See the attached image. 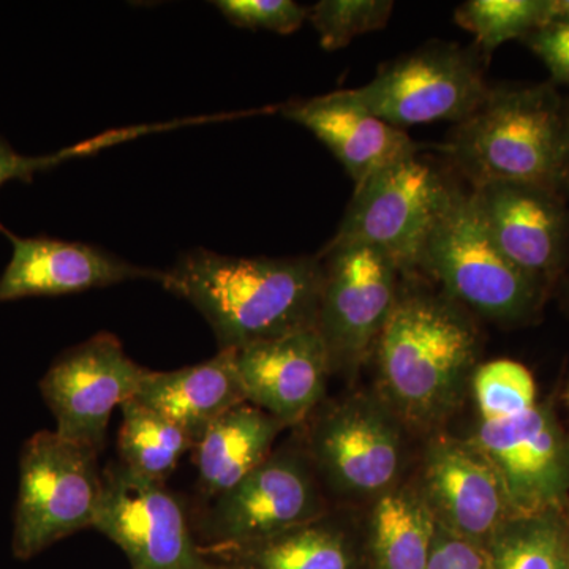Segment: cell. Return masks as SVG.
<instances>
[{
  "label": "cell",
  "instance_id": "obj_1",
  "mask_svg": "<svg viewBox=\"0 0 569 569\" xmlns=\"http://www.w3.org/2000/svg\"><path fill=\"white\" fill-rule=\"evenodd\" d=\"M481 355L475 317L445 293L403 288L372 359L376 392L411 436L443 432L471 391Z\"/></svg>",
  "mask_w": 569,
  "mask_h": 569
},
{
  "label": "cell",
  "instance_id": "obj_2",
  "mask_svg": "<svg viewBox=\"0 0 569 569\" xmlns=\"http://www.w3.org/2000/svg\"><path fill=\"white\" fill-rule=\"evenodd\" d=\"M162 287L206 318L220 350H241L317 328L320 257L236 258L206 249L183 253Z\"/></svg>",
  "mask_w": 569,
  "mask_h": 569
},
{
  "label": "cell",
  "instance_id": "obj_3",
  "mask_svg": "<svg viewBox=\"0 0 569 569\" xmlns=\"http://www.w3.org/2000/svg\"><path fill=\"white\" fill-rule=\"evenodd\" d=\"M447 152L473 189L519 182L559 190L569 168V103L548 84L490 89Z\"/></svg>",
  "mask_w": 569,
  "mask_h": 569
},
{
  "label": "cell",
  "instance_id": "obj_4",
  "mask_svg": "<svg viewBox=\"0 0 569 569\" xmlns=\"http://www.w3.org/2000/svg\"><path fill=\"white\" fill-rule=\"evenodd\" d=\"M418 271L471 316L498 325L526 323L545 299V288L498 249L471 194L459 187L427 239Z\"/></svg>",
  "mask_w": 569,
  "mask_h": 569
},
{
  "label": "cell",
  "instance_id": "obj_5",
  "mask_svg": "<svg viewBox=\"0 0 569 569\" xmlns=\"http://www.w3.org/2000/svg\"><path fill=\"white\" fill-rule=\"evenodd\" d=\"M317 410L305 449L321 486L346 500L372 501L406 481L411 433L376 391Z\"/></svg>",
  "mask_w": 569,
  "mask_h": 569
},
{
  "label": "cell",
  "instance_id": "obj_6",
  "mask_svg": "<svg viewBox=\"0 0 569 569\" xmlns=\"http://www.w3.org/2000/svg\"><path fill=\"white\" fill-rule=\"evenodd\" d=\"M99 456L56 430H41L26 441L11 537L17 559H32L93 527L103 492Z\"/></svg>",
  "mask_w": 569,
  "mask_h": 569
},
{
  "label": "cell",
  "instance_id": "obj_7",
  "mask_svg": "<svg viewBox=\"0 0 569 569\" xmlns=\"http://www.w3.org/2000/svg\"><path fill=\"white\" fill-rule=\"evenodd\" d=\"M455 189L418 156L389 164L355 187L342 223L325 249L372 247L387 254L400 274H415Z\"/></svg>",
  "mask_w": 569,
  "mask_h": 569
},
{
  "label": "cell",
  "instance_id": "obj_8",
  "mask_svg": "<svg viewBox=\"0 0 569 569\" xmlns=\"http://www.w3.org/2000/svg\"><path fill=\"white\" fill-rule=\"evenodd\" d=\"M481 51L458 43L426 44L383 67L372 81L350 89L351 99L389 126L462 122L490 91Z\"/></svg>",
  "mask_w": 569,
  "mask_h": 569
},
{
  "label": "cell",
  "instance_id": "obj_9",
  "mask_svg": "<svg viewBox=\"0 0 569 569\" xmlns=\"http://www.w3.org/2000/svg\"><path fill=\"white\" fill-rule=\"evenodd\" d=\"M318 331L323 337L332 376L356 377L372 359L400 291V274L387 254L372 247L323 249Z\"/></svg>",
  "mask_w": 569,
  "mask_h": 569
},
{
  "label": "cell",
  "instance_id": "obj_10",
  "mask_svg": "<svg viewBox=\"0 0 569 569\" xmlns=\"http://www.w3.org/2000/svg\"><path fill=\"white\" fill-rule=\"evenodd\" d=\"M326 515L321 481L305 447L283 445L213 500L209 529L223 545L246 548Z\"/></svg>",
  "mask_w": 569,
  "mask_h": 569
},
{
  "label": "cell",
  "instance_id": "obj_11",
  "mask_svg": "<svg viewBox=\"0 0 569 569\" xmlns=\"http://www.w3.org/2000/svg\"><path fill=\"white\" fill-rule=\"evenodd\" d=\"M467 440L496 468L515 516L569 508V433L548 403L501 421L478 419Z\"/></svg>",
  "mask_w": 569,
  "mask_h": 569
},
{
  "label": "cell",
  "instance_id": "obj_12",
  "mask_svg": "<svg viewBox=\"0 0 569 569\" xmlns=\"http://www.w3.org/2000/svg\"><path fill=\"white\" fill-rule=\"evenodd\" d=\"M144 370L110 332L63 351L40 380L56 432L100 455L112 411L137 396Z\"/></svg>",
  "mask_w": 569,
  "mask_h": 569
},
{
  "label": "cell",
  "instance_id": "obj_13",
  "mask_svg": "<svg viewBox=\"0 0 569 569\" xmlns=\"http://www.w3.org/2000/svg\"><path fill=\"white\" fill-rule=\"evenodd\" d=\"M93 529L116 542L134 569H211L178 498L163 482L142 478L121 462L104 468Z\"/></svg>",
  "mask_w": 569,
  "mask_h": 569
},
{
  "label": "cell",
  "instance_id": "obj_14",
  "mask_svg": "<svg viewBox=\"0 0 569 569\" xmlns=\"http://www.w3.org/2000/svg\"><path fill=\"white\" fill-rule=\"evenodd\" d=\"M410 481L438 526L481 548L515 518L492 463L467 438L447 430L426 438L417 477Z\"/></svg>",
  "mask_w": 569,
  "mask_h": 569
},
{
  "label": "cell",
  "instance_id": "obj_15",
  "mask_svg": "<svg viewBox=\"0 0 569 569\" xmlns=\"http://www.w3.org/2000/svg\"><path fill=\"white\" fill-rule=\"evenodd\" d=\"M489 234L509 261L542 288L567 260L569 216L557 190L490 182L470 192Z\"/></svg>",
  "mask_w": 569,
  "mask_h": 569
},
{
  "label": "cell",
  "instance_id": "obj_16",
  "mask_svg": "<svg viewBox=\"0 0 569 569\" xmlns=\"http://www.w3.org/2000/svg\"><path fill=\"white\" fill-rule=\"evenodd\" d=\"M236 367L246 402L283 427L302 425L316 413L332 376L318 328L236 350Z\"/></svg>",
  "mask_w": 569,
  "mask_h": 569
},
{
  "label": "cell",
  "instance_id": "obj_17",
  "mask_svg": "<svg viewBox=\"0 0 569 569\" xmlns=\"http://www.w3.org/2000/svg\"><path fill=\"white\" fill-rule=\"evenodd\" d=\"M10 239L11 257L0 276V305L18 299L80 293L130 280H156L162 271L142 268L99 247L51 238H20L3 230Z\"/></svg>",
  "mask_w": 569,
  "mask_h": 569
},
{
  "label": "cell",
  "instance_id": "obj_18",
  "mask_svg": "<svg viewBox=\"0 0 569 569\" xmlns=\"http://www.w3.org/2000/svg\"><path fill=\"white\" fill-rule=\"evenodd\" d=\"M284 118L306 127L323 142L361 186L389 164L418 156L421 146L402 129L389 126L351 99L348 91L326 93L287 104Z\"/></svg>",
  "mask_w": 569,
  "mask_h": 569
},
{
  "label": "cell",
  "instance_id": "obj_19",
  "mask_svg": "<svg viewBox=\"0 0 569 569\" xmlns=\"http://www.w3.org/2000/svg\"><path fill=\"white\" fill-rule=\"evenodd\" d=\"M134 399L181 427L197 447L217 419L246 402L236 350L171 372L144 370Z\"/></svg>",
  "mask_w": 569,
  "mask_h": 569
},
{
  "label": "cell",
  "instance_id": "obj_20",
  "mask_svg": "<svg viewBox=\"0 0 569 569\" xmlns=\"http://www.w3.org/2000/svg\"><path fill=\"white\" fill-rule=\"evenodd\" d=\"M283 429L249 402L222 415L193 448L200 492L216 500L233 489L272 455Z\"/></svg>",
  "mask_w": 569,
  "mask_h": 569
},
{
  "label": "cell",
  "instance_id": "obj_21",
  "mask_svg": "<svg viewBox=\"0 0 569 569\" xmlns=\"http://www.w3.org/2000/svg\"><path fill=\"white\" fill-rule=\"evenodd\" d=\"M367 518L373 568H427L437 522L410 479L370 501Z\"/></svg>",
  "mask_w": 569,
  "mask_h": 569
},
{
  "label": "cell",
  "instance_id": "obj_22",
  "mask_svg": "<svg viewBox=\"0 0 569 569\" xmlns=\"http://www.w3.org/2000/svg\"><path fill=\"white\" fill-rule=\"evenodd\" d=\"M121 411L118 448L122 466L164 485L183 456L193 451V441L181 427L142 406L134 397L123 403Z\"/></svg>",
  "mask_w": 569,
  "mask_h": 569
},
{
  "label": "cell",
  "instance_id": "obj_23",
  "mask_svg": "<svg viewBox=\"0 0 569 569\" xmlns=\"http://www.w3.org/2000/svg\"><path fill=\"white\" fill-rule=\"evenodd\" d=\"M328 518L239 549L253 569H355L346 531Z\"/></svg>",
  "mask_w": 569,
  "mask_h": 569
},
{
  "label": "cell",
  "instance_id": "obj_24",
  "mask_svg": "<svg viewBox=\"0 0 569 569\" xmlns=\"http://www.w3.org/2000/svg\"><path fill=\"white\" fill-rule=\"evenodd\" d=\"M565 512L509 519L486 548L489 569H569Z\"/></svg>",
  "mask_w": 569,
  "mask_h": 569
},
{
  "label": "cell",
  "instance_id": "obj_25",
  "mask_svg": "<svg viewBox=\"0 0 569 569\" xmlns=\"http://www.w3.org/2000/svg\"><path fill=\"white\" fill-rule=\"evenodd\" d=\"M455 21L489 56L505 41L526 40L549 22V0H468L456 10Z\"/></svg>",
  "mask_w": 569,
  "mask_h": 569
},
{
  "label": "cell",
  "instance_id": "obj_26",
  "mask_svg": "<svg viewBox=\"0 0 569 569\" xmlns=\"http://www.w3.org/2000/svg\"><path fill=\"white\" fill-rule=\"evenodd\" d=\"M471 395L481 421L519 417L538 403L533 376L512 359H493L479 365L471 378Z\"/></svg>",
  "mask_w": 569,
  "mask_h": 569
},
{
  "label": "cell",
  "instance_id": "obj_27",
  "mask_svg": "<svg viewBox=\"0 0 569 569\" xmlns=\"http://www.w3.org/2000/svg\"><path fill=\"white\" fill-rule=\"evenodd\" d=\"M395 10L391 0H321L309 9V20L326 51L342 50L365 33L387 28Z\"/></svg>",
  "mask_w": 569,
  "mask_h": 569
},
{
  "label": "cell",
  "instance_id": "obj_28",
  "mask_svg": "<svg viewBox=\"0 0 569 569\" xmlns=\"http://www.w3.org/2000/svg\"><path fill=\"white\" fill-rule=\"evenodd\" d=\"M144 127H134V129L114 130V132L103 133L102 137L93 138L91 141L81 142L73 148H66L62 151L51 153V156L29 157L14 151L6 138L0 137V187L6 186L10 181L32 182L37 173L58 167L67 160L74 157L84 156L130 140V138L144 134Z\"/></svg>",
  "mask_w": 569,
  "mask_h": 569
},
{
  "label": "cell",
  "instance_id": "obj_29",
  "mask_svg": "<svg viewBox=\"0 0 569 569\" xmlns=\"http://www.w3.org/2000/svg\"><path fill=\"white\" fill-rule=\"evenodd\" d=\"M213 6L238 28L264 29L280 36L298 31L309 18V9L293 0H219Z\"/></svg>",
  "mask_w": 569,
  "mask_h": 569
},
{
  "label": "cell",
  "instance_id": "obj_30",
  "mask_svg": "<svg viewBox=\"0 0 569 569\" xmlns=\"http://www.w3.org/2000/svg\"><path fill=\"white\" fill-rule=\"evenodd\" d=\"M553 80L569 88V21H549L526 39Z\"/></svg>",
  "mask_w": 569,
  "mask_h": 569
},
{
  "label": "cell",
  "instance_id": "obj_31",
  "mask_svg": "<svg viewBox=\"0 0 569 569\" xmlns=\"http://www.w3.org/2000/svg\"><path fill=\"white\" fill-rule=\"evenodd\" d=\"M426 569H489L488 550L437 523Z\"/></svg>",
  "mask_w": 569,
  "mask_h": 569
},
{
  "label": "cell",
  "instance_id": "obj_32",
  "mask_svg": "<svg viewBox=\"0 0 569 569\" xmlns=\"http://www.w3.org/2000/svg\"><path fill=\"white\" fill-rule=\"evenodd\" d=\"M569 21V0H549V21Z\"/></svg>",
  "mask_w": 569,
  "mask_h": 569
},
{
  "label": "cell",
  "instance_id": "obj_33",
  "mask_svg": "<svg viewBox=\"0 0 569 569\" xmlns=\"http://www.w3.org/2000/svg\"><path fill=\"white\" fill-rule=\"evenodd\" d=\"M565 519H567V541L569 550V508L567 509V512H565Z\"/></svg>",
  "mask_w": 569,
  "mask_h": 569
},
{
  "label": "cell",
  "instance_id": "obj_34",
  "mask_svg": "<svg viewBox=\"0 0 569 569\" xmlns=\"http://www.w3.org/2000/svg\"><path fill=\"white\" fill-rule=\"evenodd\" d=\"M567 181H569V168H568V176H567Z\"/></svg>",
  "mask_w": 569,
  "mask_h": 569
},
{
  "label": "cell",
  "instance_id": "obj_35",
  "mask_svg": "<svg viewBox=\"0 0 569 569\" xmlns=\"http://www.w3.org/2000/svg\"><path fill=\"white\" fill-rule=\"evenodd\" d=\"M568 403H569V391H568Z\"/></svg>",
  "mask_w": 569,
  "mask_h": 569
}]
</instances>
